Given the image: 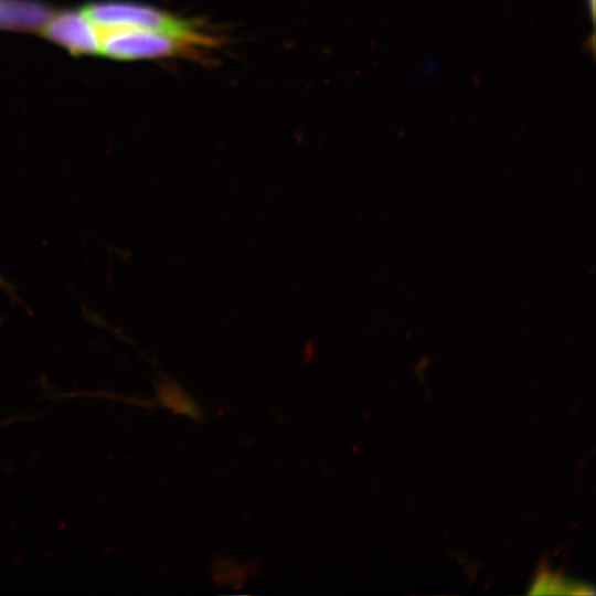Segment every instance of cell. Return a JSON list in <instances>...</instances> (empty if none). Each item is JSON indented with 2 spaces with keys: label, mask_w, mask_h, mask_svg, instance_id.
Listing matches in <instances>:
<instances>
[{
  "label": "cell",
  "mask_w": 596,
  "mask_h": 596,
  "mask_svg": "<svg viewBox=\"0 0 596 596\" xmlns=\"http://www.w3.org/2000/svg\"><path fill=\"white\" fill-rule=\"evenodd\" d=\"M51 10L25 0H0V28L40 31L51 18Z\"/></svg>",
  "instance_id": "obj_4"
},
{
  "label": "cell",
  "mask_w": 596,
  "mask_h": 596,
  "mask_svg": "<svg viewBox=\"0 0 596 596\" xmlns=\"http://www.w3.org/2000/svg\"><path fill=\"white\" fill-rule=\"evenodd\" d=\"M2 285H3V279H2V277L0 276V286H2Z\"/></svg>",
  "instance_id": "obj_5"
},
{
  "label": "cell",
  "mask_w": 596,
  "mask_h": 596,
  "mask_svg": "<svg viewBox=\"0 0 596 596\" xmlns=\"http://www.w3.org/2000/svg\"><path fill=\"white\" fill-rule=\"evenodd\" d=\"M40 31L73 54L99 53V31L81 11L52 14Z\"/></svg>",
  "instance_id": "obj_3"
},
{
  "label": "cell",
  "mask_w": 596,
  "mask_h": 596,
  "mask_svg": "<svg viewBox=\"0 0 596 596\" xmlns=\"http://www.w3.org/2000/svg\"><path fill=\"white\" fill-rule=\"evenodd\" d=\"M81 12L97 28H130L158 31L211 43L209 35L193 23L148 6L128 2L88 4Z\"/></svg>",
  "instance_id": "obj_1"
},
{
  "label": "cell",
  "mask_w": 596,
  "mask_h": 596,
  "mask_svg": "<svg viewBox=\"0 0 596 596\" xmlns=\"http://www.w3.org/2000/svg\"><path fill=\"white\" fill-rule=\"evenodd\" d=\"M99 53L118 60L179 56L210 43L196 39L130 28L98 29Z\"/></svg>",
  "instance_id": "obj_2"
}]
</instances>
